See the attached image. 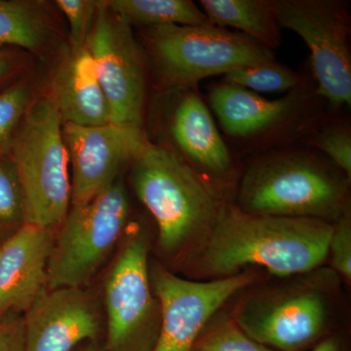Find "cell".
I'll return each instance as SVG.
<instances>
[{"label": "cell", "instance_id": "603a6c76", "mask_svg": "<svg viewBox=\"0 0 351 351\" xmlns=\"http://www.w3.org/2000/svg\"><path fill=\"white\" fill-rule=\"evenodd\" d=\"M25 225L19 179L11 159L0 161V245Z\"/></svg>", "mask_w": 351, "mask_h": 351}, {"label": "cell", "instance_id": "484cf974", "mask_svg": "<svg viewBox=\"0 0 351 351\" xmlns=\"http://www.w3.org/2000/svg\"><path fill=\"white\" fill-rule=\"evenodd\" d=\"M328 256L331 258L332 267L346 280L351 279V216L350 210L335 221L330 239Z\"/></svg>", "mask_w": 351, "mask_h": 351}, {"label": "cell", "instance_id": "30bf717a", "mask_svg": "<svg viewBox=\"0 0 351 351\" xmlns=\"http://www.w3.org/2000/svg\"><path fill=\"white\" fill-rule=\"evenodd\" d=\"M149 274L161 313L160 330L152 351H196L201 332L214 314L256 279L255 274L243 271L225 278L188 280L160 265L149 270Z\"/></svg>", "mask_w": 351, "mask_h": 351}, {"label": "cell", "instance_id": "7402d4cb", "mask_svg": "<svg viewBox=\"0 0 351 351\" xmlns=\"http://www.w3.org/2000/svg\"><path fill=\"white\" fill-rule=\"evenodd\" d=\"M223 83L258 92H285L300 83L299 76L274 61L234 69L226 73Z\"/></svg>", "mask_w": 351, "mask_h": 351}, {"label": "cell", "instance_id": "4316f807", "mask_svg": "<svg viewBox=\"0 0 351 351\" xmlns=\"http://www.w3.org/2000/svg\"><path fill=\"white\" fill-rule=\"evenodd\" d=\"M313 145L326 154L341 168L348 179L351 178V136L348 129L330 127L316 134Z\"/></svg>", "mask_w": 351, "mask_h": 351}, {"label": "cell", "instance_id": "9c48e42d", "mask_svg": "<svg viewBox=\"0 0 351 351\" xmlns=\"http://www.w3.org/2000/svg\"><path fill=\"white\" fill-rule=\"evenodd\" d=\"M131 27L100 0L86 46L107 96L112 123L142 128L145 66Z\"/></svg>", "mask_w": 351, "mask_h": 351}, {"label": "cell", "instance_id": "d4e9b609", "mask_svg": "<svg viewBox=\"0 0 351 351\" xmlns=\"http://www.w3.org/2000/svg\"><path fill=\"white\" fill-rule=\"evenodd\" d=\"M56 5L68 19L71 49L86 46L98 11V0H57Z\"/></svg>", "mask_w": 351, "mask_h": 351}, {"label": "cell", "instance_id": "5bb4252c", "mask_svg": "<svg viewBox=\"0 0 351 351\" xmlns=\"http://www.w3.org/2000/svg\"><path fill=\"white\" fill-rule=\"evenodd\" d=\"M54 239V230L25 223L0 245V320L25 313L47 289Z\"/></svg>", "mask_w": 351, "mask_h": 351}, {"label": "cell", "instance_id": "d6986e66", "mask_svg": "<svg viewBox=\"0 0 351 351\" xmlns=\"http://www.w3.org/2000/svg\"><path fill=\"white\" fill-rule=\"evenodd\" d=\"M52 38L46 2L0 0V48L16 46L40 54Z\"/></svg>", "mask_w": 351, "mask_h": 351}, {"label": "cell", "instance_id": "52a82bcc", "mask_svg": "<svg viewBox=\"0 0 351 351\" xmlns=\"http://www.w3.org/2000/svg\"><path fill=\"white\" fill-rule=\"evenodd\" d=\"M149 249L142 233L127 240L105 284L107 345L105 351H152L161 313L149 274Z\"/></svg>", "mask_w": 351, "mask_h": 351}, {"label": "cell", "instance_id": "4dcf8cb0", "mask_svg": "<svg viewBox=\"0 0 351 351\" xmlns=\"http://www.w3.org/2000/svg\"><path fill=\"white\" fill-rule=\"evenodd\" d=\"M83 351H105L103 350H100V348H96V346H90L89 348Z\"/></svg>", "mask_w": 351, "mask_h": 351}, {"label": "cell", "instance_id": "7a4b0ae2", "mask_svg": "<svg viewBox=\"0 0 351 351\" xmlns=\"http://www.w3.org/2000/svg\"><path fill=\"white\" fill-rule=\"evenodd\" d=\"M136 195L158 228V243L167 254L208 234L221 207L199 174L176 152L147 141L132 160Z\"/></svg>", "mask_w": 351, "mask_h": 351}, {"label": "cell", "instance_id": "ba28073f", "mask_svg": "<svg viewBox=\"0 0 351 351\" xmlns=\"http://www.w3.org/2000/svg\"><path fill=\"white\" fill-rule=\"evenodd\" d=\"M272 2L280 27L295 32L311 50L317 93L334 107H350V19L346 6L331 0Z\"/></svg>", "mask_w": 351, "mask_h": 351}, {"label": "cell", "instance_id": "2e32d148", "mask_svg": "<svg viewBox=\"0 0 351 351\" xmlns=\"http://www.w3.org/2000/svg\"><path fill=\"white\" fill-rule=\"evenodd\" d=\"M182 91L169 123L178 156L197 173L200 170L215 176L228 174L232 169V156L211 112L191 88Z\"/></svg>", "mask_w": 351, "mask_h": 351}, {"label": "cell", "instance_id": "8992f818", "mask_svg": "<svg viewBox=\"0 0 351 351\" xmlns=\"http://www.w3.org/2000/svg\"><path fill=\"white\" fill-rule=\"evenodd\" d=\"M129 212L128 195L119 178L92 199L71 205L55 233L48 290L86 285L119 242Z\"/></svg>", "mask_w": 351, "mask_h": 351}, {"label": "cell", "instance_id": "5b68a950", "mask_svg": "<svg viewBox=\"0 0 351 351\" xmlns=\"http://www.w3.org/2000/svg\"><path fill=\"white\" fill-rule=\"evenodd\" d=\"M145 38L159 80L176 90L193 88L209 76L274 61L269 48L214 24L147 27Z\"/></svg>", "mask_w": 351, "mask_h": 351}, {"label": "cell", "instance_id": "f546056e", "mask_svg": "<svg viewBox=\"0 0 351 351\" xmlns=\"http://www.w3.org/2000/svg\"><path fill=\"white\" fill-rule=\"evenodd\" d=\"M311 351H341V350L339 341L337 339L330 338L321 341Z\"/></svg>", "mask_w": 351, "mask_h": 351}, {"label": "cell", "instance_id": "44dd1931", "mask_svg": "<svg viewBox=\"0 0 351 351\" xmlns=\"http://www.w3.org/2000/svg\"><path fill=\"white\" fill-rule=\"evenodd\" d=\"M32 104L29 80H15L0 90V161L8 158L14 136Z\"/></svg>", "mask_w": 351, "mask_h": 351}, {"label": "cell", "instance_id": "ffe728a7", "mask_svg": "<svg viewBox=\"0 0 351 351\" xmlns=\"http://www.w3.org/2000/svg\"><path fill=\"white\" fill-rule=\"evenodd\" d=\"M105 3L130 25L212 24L195 2L189 0H105Z\"/></svg>", "mask_w": 351, "mask_h": 351}, {"label": "cell", "instance_id": "e0dca14e", "mask_svg": "<svg viewBox=\"0 0 351 351\" xmlns=\"http://www.w3.org/2000/svg\"><path fill=\"white\" fill-rule=\"evenodd\" d=\"M301 103L298 94L267 100L245 88L221 83L210 92V104L223 132L232 137H249L277 125Z\"/></svg>", "mask_w": 351, "mask_h": 351}, {"label": "cell", "instance_id": "6da1fadb", "mask_svg": "<svg viewBox=\"0 0 351 351\" xmlns=\"http://www.w3.org/2000/svg\"><path fill=\"white\" fill-rule=\"evenodd\" d=\"M334 223L322 219L260 216L221 207L207 234L200 269L225 278L255 265L277 276L308 274L328 258Z\"/></svg>", "mask_w": 351, "mask_h": 351}, {"label": "cell", "instance_id": "cb8c5ba5", "mask_svg": "<svg viewBox=\"0 0 351 351\" xmlns=\"http://www.w3.org/2000/svg\"><path fill=\"white\" fill-rule=\"evenodd\" d=\"M196 351H277L250 338L233 319L219 323L198 339Z\"/></svg>", "mask_w": 351, "mask_h": 351}, {"label": "cell", "instance_id": "7c38bea8", "mask_svg": "<svg viewBox=\"0 0 351 351\" xmlns=\"http://www.w3.org/2000/svg\"><path fill=\"white\" fill-rule=\"evenodd\" d=\"M71 165V205L87 202L119 178L147 138L142 128L110 123L103 126L63 124Z\"/></svg>", "mask_w": 351, "mask_h": 351}, {"label": "cell", "instance_id": "ac0fdd59", "mask_svg": "<svg viewBox=\"0 0 351 351\" xmlns=\"http://www.w3.org/2000/svg\"><path fill=\"white\" fill-rule=\"evenodd\" d=\"M200 5L212 24L234 27L271 50L280 44V25L272 1L201 0Z\"/></svg>", "mask_w": 351, "mask_h": 351}, {"label": "cell", "instance_id": "4fadbf2b", "mask_svg": "<svg viewBox=\"0 0 351 351\" xmlns=\"http://www.w3.org/2000/svg\"><path fill=\"white\" fill-rule=\"evenodd\" d=\"M24 351H73L98 338L100 314L82 288L45 291L25 311Z\"/></svg>", "mask_w": 351, "mask_h": 351}, {"label": "cell", "instance_id": "f1b7e54d", "mask_svg": "<svg viewBox=\"0 0 351 351\" xmlns=\"http://www.w3.org/2000/svg\"><path fill=\"white\" fill-rule=\"evenodd\" d=\"M22 68V57L18 53L0 48V90L15 82Z\"/></svg>", "mask_w": 351, "mask_h": 351}, {"label": "cell", "instance_id": "83f0119b", "mask_svg": "<svg viewBox=\"0 0 351 351\" xmlns=\"http://www.w3.org/2000/svg\"><path fill=\"white\" fill-rule=\"evenodd\" d=\"M23 318L6 317L0 320V351H24Z\"/></svg>", "mask_w": 351, "mask_h": 351}, {"label": "cell", "instance_id": "277c9868", "mask_svg": "<svg viewBox=\"0 0 351 351\" xmlns=\"http://www.w3.org/2000/svg\"><path fill=\"white\" fill-rule=\"evenodd\" d=\"M237 208L247 214L332 223L350 207L345 184L322 164L299 154H280L247 170Z\"/></svg>", "mask_w": 351, "mask_h": 351}, {"label": "cell", "instance_id": "3957f363", "mask_svg": "<svg viewBox=\"0 0 351 351\" xmlns=\"http://www.w3.org/2000/svg\"><path fill=\"white\" fill-rule=\"evenodd\" d=\"M9 158L19 179L25 223L55 230L68 214L71 186L63 121L47 97L32 101Z\"/></svg>", "mask_w": 351, "mask_h": 351}, {"label": "cell", "instance_id": "8fae6325", "mask_svg": "<svg viewBox=\"0 0 351 351\" xmlns=\"http://www.w3.org/2000/svg\"><path fill=\"white\" fill-rule=\"evenodd\" d=\"M329 309L322 289L298 284L253 295L237 308L232 319L263 346L277 351H300L322 335Z\"/></svg>", "mask_w": 351, "mask_h": 351}, {"label": "cell", "instance_id": "9a60e30c", "mask_svg": "<svg viewBox=\"0 0 351 351\" xmlns=\"http://www.w3.org/2000/svg\"><path fill=\"white\" fill-rule=\"evenodd\" d=\"M47 98L63 124L103 126L112 122L107 96L87 46L69 51L53 77Z\"/></svg>", "mask_w": 351, "mask_h": 351}]
</instances>
